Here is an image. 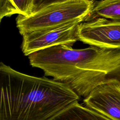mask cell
Segmentation results:
<instances>
[{
  "instance_id": "obj_1",
  "label": "cell",
  "mask_w": 120,
  "mask_h": 120,
  "mask_svg": "<svg viewBox=\"0 0 120 120\" xmlns=\"http://www.w3.org/2000/svg\"><path fill=\"white\" fill-rule=\"evenodd\" d=\"M28 58L32 67L68 84L84 98L111 79L120 80V49L92 45L74 49L70 45H60L34 52Z\"/></svg>"
},
{
  "instance_id": "obj_2",
  "label": "cell",
  "mask_w": 120,
  "mask_h": 120,
  "mask_svg": "<svg viewBox=\"0 0 120 120\" xmlns=\"http://www.w3.org/2000/svg\"><path fill=\"white\" fill-rule=\"evenodd\" d=\"M0 120H48L80 96L67 83L0 65Z\"/></svg>"
},
{
  "instance_id": "obj_3",
  "label": "cell",
  "mask_w": 120,
  "mask_h": 120,
  "mask_svg": "<svg viewBox=\"0 0 120 120\" xmlns=\"http://www.w3.org/2000/svg\"><path fill=\"white\" fill-rule=\"evenodd\" d=\"M93 6V0H68L53 4L28 16L18 15L16 27L22 36L75 21H84L91 14Z\"/></svg>"
},
{
  "instance_id": "obj_4",
  "label": "cell",
  "mask_w": 120,
  "mask_h": 120,
  "mask_svg": "<svg viewBox=\"0 0 120 120\" xmlns=\"http://www.w3.org/2000/svg\"><path fill=\"white\" fill-rule=\"evenodd\" d=\"M82 21L71 22L57 27L25 33L22 35V51L25 56L51 46L72 45L79 40L77 29Z\"/></svg>"
},
{
  "instance_id": "obj_5",
  "label": "cell",
  "mask_w": 120,
  "mask_h": 120,
  "mask_svg": "<svg viewBox=\"0 0 120 120\" xmlns=\"http://www.w3.org/2000/svg\"><path fill=\"white\" fill-rule=\"evenodd\" d=\"M77 37L90 45L120 49V22L99 17L86 19L79 24Z\"/></svg>"
},
{
  "instance_id": "obj_6",
  "label": "cell",
  "mask_w": 120,
  "mask_h": 120,
  "mask_svg": "<svg viewBox=\"0 0 120 120\" xmlns=\"http://www.w3.org/2000/svg\"><path fill=\"white\" fill-rule=\"evenodd\" d=\"M85 106L112 120H120V80L111 79L85 98Z\"/></svg>"
},
{
  "instance_id": "obj_7",
  "label": "cell",
  "mask_w": 120,
  "mask_h": 120,
  "mask_svg": "<svg viewBox=\"0 0 120 120\" xmlns=\"http://www.w3.org/2000/svg\"><path fill=\"white\" fill-rule=\"evenodd\" d=\"M48 120H112L102 114L76 102Z\"/></svg>"
},
{
  "instance_id": "obj_8",
  "label": "cell",
  "mask_w": 120,
  "mask_h": 120,
  "mask_svg": "<svg viewBox=\"0 0 120 120\" xmlns=\"http://www.w3.org/2000/svg\"><path fill=\"white\" fill-rule=\"evenodd\" d=\"M98 17L120 22V0H93L91 13L86 19Z\"/></svg>"
},
{
  "instance_id": "obj_9",
  "label": "cell",
  "mask_w": 120,
  "mask_h": 120,
  "mask_svg": "<svg viewBox=\"0 0 120 120\" xmlns=\"http://www.w3.org/2000/svg\"><path fill=\"white\" fill-rule=\"evenodd\" d=\"M18 14L11 0H0V21L3 18Z\"/></svg>"
},
{
  "instance_id": "obj_10",
  "label": "cell",
  "mask_w": 120,
  "mask_h": 120,
  "mask_svg": "<svg viewBox=\"0 0 120 120\" xmlns=\"http://www.w3.org/2000/svg\"><path fill=\"white\" fill-rule=\"evenodd\" d=\"M18 15L28 16L30 14L32 0H11Z\"/></svg>"
},
{
  "instance_id": "obj_11",
  "label": "cell",
  "mask_w": 120,
  "mask_h": 120,
  "mask_svg": "<svg viewBox=\"0 0 120 120\" xmlns=\"http://www.w3.org/2000/svg\"><path fill=\"white\" fill-rule=\"evenodd\" d=\"M67 0H32L30 15L34 14L52 4L64 2Z\"/></svg>"
}]
</instances>
